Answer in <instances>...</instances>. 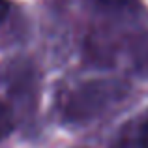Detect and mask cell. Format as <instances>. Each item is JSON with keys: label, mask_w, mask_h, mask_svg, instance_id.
<instances>
[{"label": "cell", "mask_w": 148, "mask_h": 148, "mask_svg": "<svg viewBox=\"0 0 148 148\" xmlns=\"http://www.w3.org/2000/svg\"><path fill=\"white\" fill-rule=\"evenodd\" d=\"M127 94V84L116 79H96L79 84L64 109V120L71 126H83L99 118Z\"/></svg>", "instance_id": "obj_1"}, {"label": "cell", "mask_w": 148, "mask_h": 148, "mask_svg": "<svg viewBox=\"0 0 148 148\" xmlns=\"http://www.w3.org/2000/svg\"><path fill=\"white\" fill-rule=\"evenodd\" d=\"M15 127V114L10 105L0 101V141L6 139Z\"/></svg>", "instance_id": "obj_2"}, {"label": "cell", "mask_w": 148, "mask_h": 148, "mask_svg": "<svg viewBox=\"0 0 148 148\" xmlns=\"http://www.w3.org/2000/svg\"><path fill=\"white\" fill-rule=\"evenodd\" d=\"M103 11H126L135 6L137 0H92Z\"/></svg>", "instance_id": "obj_3"}, {"label": "cell", "mask_w": 148, "mask_h": 148, "mask_svg": "<svg viewBox=\"0 0 148 148\" xmlns=\"http://www.w3.org/2000/svg\"><path fill=\"white\" fill-rule=\"evenodd\" d=\"M111 148H145V146H143L141 139H139V133L135 135L131 131H124L122 135H118L114 139Z\"/></svg>", "instance_id": "obj_4"}, {"label": "cell", "mask_w": 148, "mask_h": 148, "mask_svg": "<svg viewBox=\"0 0 148 148\" xmlns=\"http://www.w3.org/2000/svg\"><path fill=\"white\" fill-rule=\"evenodd\" d=\"M139 139H141L143 146L148 148V120L141 126V130H139Z\"/></svg>", "instance_id": "obj_5"}, {"label": "cell", "mask_w": 148, "mask_h": 148, "mask_svg": "<svg viewBox=\"0 0 148 148\" xmlns=\"http://www.w3.org/2000/svg\"><path fill=\"white\" fill-rule=\"evenodd\" d=\"M8 13H10V2L8 0H0V23L6 21Z\"/></svg>", "instance_id": "obj_6"}]
</instances>
